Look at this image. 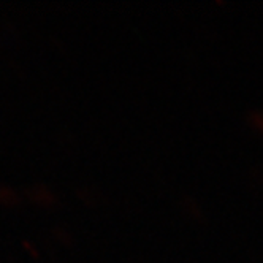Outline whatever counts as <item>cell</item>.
<instances>
[{"label":"cell","instance_id":"obj_1","mask_svg":"<svg viewBox=\"0 0 263 263\" xmlns=\"http://www.w3.org/2000/svg\"><path fill=\"white\" fill-rule=\"evenodd\" d=\"M252 122L263 132V112H254V115L251 116Z\"/></svg>","mask_w":263,"mask_h":263}]
</instances>
